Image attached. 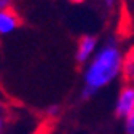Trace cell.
Wrapping results in <instances>:
<instances>
[{
  "mask_svg": "<svg viewBox=\"0 0 134 134\" xmlns=\"http://www.w3.org/2000/svg\"><path fill=\"white\" fill-rule=\"evenodd\" d=\"M123 54L115 38L107 40L91 58V62L86 65L85 75H83V90L81 99H91L96 93L118 77L121 74Z\"/></svg>",
  "mask_w": 134,
  "mask_h": 134,
  "instance_id": "6da1fadb",
  "label": "cell"
},
{
  "mask_svg": "<svg viewBox=\"0 0 134 134\" xmlns=\"http://www.w3.org/2000/svg\"><path fill=\"white\" fill-rule=\"evenodd\" d=\"M131 112H134V85H126L120 90L115 102V115L116 118H125Z\"/></svg>",
  "mask_w": 134,
  "mask_h": 134,
  "instance_id": "7a4b0ae2",
  "label": "cell"
},
{
  "mask_svg": "<svg viewBox=\"0 0 134 134\" xmlns=\"http://www.w3.org/2000/svg\"><path fill=\"white\" fill-rule=\"evenodd\" d=\"M97 51V37L96 35H83L77 43L75 61L77 64H86L94 53Z\"/></svg>",
  "mask_w": 134,
  "mask_h": 134,
  "instance_id": "3957f363",
  "label": "cell"
},
{
  "mask_svg": "<svg viewBox=\"0 0 134 134\" xmlns=\"http://www.w3.org/2000/svg\"><path fill=\"white\" fill-rule=\"evenodd\" d=\"M21 26V18L13 8L0 11V35H8Z\"/></svg>",
  "mask_w": 134,
  "mask_h": 134,
  "instance_id": "277c9868",
  "label": "cell"
},
{
  "mask_svg": "<svg viewBox=\"0 0 134 134\" xmlns=\"http://www.w3.org/2000/svg\"><path fill=\"white\" fill-rule=\"evenodd\" d=\"M126 85H134V46L128 51L126 56H123L121 62V74Z\"/></svg>",
  "mask_w": 134,
  "mask_h": 134,
  "instance_id": "5b68a950",
  "label": "cell"
},
{
  "mask_svg": "<svg viewBox=\"0 0 134 134\" xmlns=\"http://www.w3.org/2000/svg\"><path fill=\"white\" fill-rule=\"evenodd\" d=\"M123 121H125V132L134 134V112H131L128 116H125Z\"/></svg>",
  "mask_w": 134,
  "mask_h": 134,
  "instance_id": "8992f818",
  "label": "cell"
},
{
  "mask_svg": "<svg viewBox=\"0 0 134 134\" xmlns=\"http://www.w3.org/2000/svg\"><path fill=\"white\" fill-rule=\"evenodd\" d=\"M59 112H61L59 105H51V107L46 109V116H49V118H56V116L59 115Z\"/></svg>",
  "mask_w": 134,
  "mask_h": 134,
  "instance_id": "52a82bcc",
  "label": "cell"
},
{
  "mask_svg": "<svg viewBox=\"0 0 134 134\" xmlns=\"http://www.w3.org/2000/svg\"><path fill=\"white\" fill-rule=\"evenodd\" d=\"M11 2L13 0H0V11L7 10V8H11Z\"/></svg>",
  "mask_w": 134,
  "mask_h": 134,
  "instance_id": "ba28073f",
  "label": "cell"
},
{
  "mask_svg": "<svg viewBox=\"0 0 134 134\" xmlns=\"http://www.w3.org/2000/svg\"><path fill=\"white\" fill-rule=\"evenodd\" d=\"M100 2H102L107 8H113V7H115V3H116V0H100Z\"/></svg>",
  "mask_w": 134,
  "mask_h": 134,
  "instance_id": "9c48e42d",
  "label": "cell"
},
{
  "mask_svg": "<svg viewBox=\"0 0 134 134\" xmlns=\"http://www.w3.org/2000/svg\"><path fill=\"white\" fill-rule=\"evenodd\" d=\"M70 3H74V5H80V3H85L86 0H69Z\"/></svg>",
  "mask_w": 134,
  "mask_h": 134,
  "instance_id": "30bf717a",
  "label": "cell"
},
{
  "mask_svg": "<svg viewBox=\"0 0 134 134\" xmlns=\"http://www.w3.org/2000/svg\"><path fill=\"white\" fill-rule=\"evenodd\" d=\"M3 126H5V121H3L2 118H0V134L3 132Z\"/></svg>",
  "mask_w": 134,
  "mask_h": 134,
  "instance_id": "8fae6325",
  "label": "cell"
},
{
  "mask_svg": "<svg viewBox=\"0 0 134 134\" xmlns=\"http://www.w3.org/2000/svg\"><path fill=\"white\" fill-rule=\"evenodd\" d=\"M2 110H3V104H2V100H0V113H2Z\"/></svg>",
  "mask_w": 134,
  "mask_h": 134,
  "instance_id": "7c38bea8",
  "label": "cell"
}]
</instances>
